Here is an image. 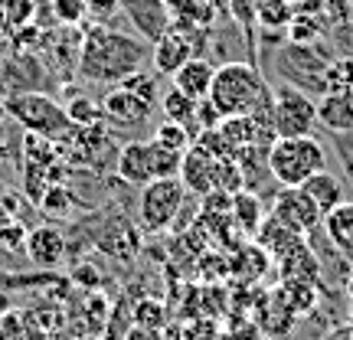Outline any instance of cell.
Returning <instances> with one entry per match:
<instances>
[{
	"label": "cell",
	"mask_w": 353,
	"mask_h": 340,
	"mask_svg": "<svg viewBox=\"0 0 353 340\" xmlns=\"http://www.w3.org/2000/svg\"><path fill=\"white\" fill-rule=\"evenodd\" d=\"M327 340H350V330H341V334H337V337H334V334H330Z\"/></svg>",
	"instance_id": "32"
},
{
	"label": "cell",
	"mask_w": 353,
	"mask_h": 340,
	"mask_svg": "<svg viewBox=\"0 0 353 340\" xmlns=\"http://www.w3.org/2000/svg\"><path fill=\"white\" fill-rule=\"evenodd\" d=\"M206 99L219 108L223 118H232V114L268 118L272 114V86L265 82L262 69L245 59H226L223 66H216Z\"/></svg>",
	"instance_id": "2"
},
{
	"label": "cell",
	"mask_w": 353,
	"mask_h": 340,
	"mask_svg": "<svg viewBox=\"0 0 353 340\" xmlns=\"http://www.w3.org/2000/svg\"><path fill=\"white\" fill-rule=\"evenodd\" d=\"M26 255L43 268H56L65 259V236L59 226H37L26 236Z\"/></svg>",
	"instance_id": "14"
},
{
	"label": "cell",
	"mask_w": 353,
	"mask_h": 340,
	"mask_svg": "<svg viewBox=\"0 0 353 340\" xmlns=\"http://www.w3.org/2000/svg\"><path fill=\"white\" fill-rule=\"evenodd\" d=\"M327 92H353V56H337V59H330Z\"/></svg>",
	"instance_id": "24"
},
{
	"label": "cell",
	"mask_w": 353,
	"mask_h": 340,
	"mask_svg": "<svg viewBox=\"0 0 353 340\" xmlns=\"http://www.w3.org/2000/svg\"><path fill=\"white\" fill-rule=\"evenodd\" d=\"M65 203H69V193L56 187L43 197V210H50V213H65Z\"/></svg>",
	"instance_id": "28"
},
{
	"label": "cell",
	"mask_w": 353,
	"mask_h": 340,
	"mask_svg": "<svg viewBox=\"0 0 353 340\" xmlns=\"http://www.w3.org/2000/svg\"><path fill=\"white\" fill-rule=\"evenodd\" d=\"M125 340H164V330L144 328V324H131V328L125 330Z\"/></svg>",
	"instance_id": "29"
},
{
	"label": "cell",
	"mask_w": 353,
	"mask_h": 340,
	"mask_svg": "<svg viewBox=\"0 0 353 340\" xmlns=\"http://www.w3.org/2000/svg\"><path fill=\"white\" fill-rule=\"evenodd\" d=\"M157 144H164V148H170V151H180V154H187V148L196 141V134L190 131L187 125H176V121H164V125H157L154 128V134H151Z\"/></svg>",
	"instance_id": "21"
},
{
	"label": "cell",
	"mask_w": 353,
	"mask_h": 340,
	"mask_svg": "<svg viewBox=\"0 0 353 340\" xmlns=\"http://www.w3.org/2000/svg\"><path fill=\"white\" fill-rule=\"evenodd\" d=\"M288 39L291 43H321L324 39V20L307 17V13H294V20L288 23Z\"/></svg>",
	"instance_id": "22"
},
{
	"label": "cell",
	"mask_w": 353,
	"mask_h": 340,
	"mask_svg": "<svg viewBox=\"0 0 353 340\" xmlns=\"http://www.w3.org/2000/svg\"><path fill=\"white\" fill-rule=\"evenodd\" d=\"M213 72L216 66L210 63V59H203V56H193L190 63H183L180 69H176L174 76V86L180 88V92H187L190 99H206L210 95V82H213Z\"/></svg>",
	"instance_id": "15"
},
{
	"label": "cell",
	"mask_w": 353,
	"mask_h": 340,
	"mask_svg": "<svg viewBox=\"0 0 353 340\" xmlns=\"http://www.w3.org/2000/svg\"><path fill=\"white\" fill-rule=\"evenodd\" d=\"M125 88H131L138 99L151 101V105H161V88H157V76H151V72H134V76H128L125 82H121Z\"/></svg>",
	"instance_id": "26"
},
{
	"label": "cell",
	"mask_w": 353,
	"mask_h": 340,
	"mask_svg": "<svg viewBox=\"0 0 353 340\" xmlns=\"http://www.w3.org/2000/svg\"><path fill=\"white\" fill-rule=\"evenodd\" d=\"M114 170L118 177L131 183V187H144L157 180V164H154V141H128L125 148H118L114 154Z\"/></svg>",
	"instance_id": "11"
},
{
	"label": "cell",
	"mask_w": 353,
	"mask_h": 340,
	"mask_svg": "<svg viewBox=\"0 0 353 340\" xmlns=\"http://www.w3.org/2000/svg\"><path fill=\"white\" fill-rule=\"evenodd\" d=\"M330 56L321 43H291L285 50H278L275 56V72L281 76V82L304 88L307 95L321 99L327 92V66Z\"/></svg>",
	"instance_id": "4"
},
{
	"label": "cell",
	"mask_w": 353,
	"mask_h": 340,
	"mask_svg": "<svg viewBox=\"0 0 353 340\" xmlns=\"http://www.w3.org/2000/svg\"><path fill=\"white\" fill-rule=\"evenodd\" d=\"M294 20V3L291 0H259V10H255V23L262 30H285Z\"/></svg>",
	"instance_id": "20"
},
{
	"label": "cell",
	"mask_w": 353,
	"mask_h": 340,
	"mask_svg": "<svg viewBox=\"0 0 353 340\" xmlns=\"http://www.w3.org/2000/svg\"><path fill=\"white\" fill-rule=\"evenodd\" d=\"M88 23H114L121 17V0H85Z\"/></svg>",
	"instance_id": "27"
},
{
	"label": "cell",
	"mask_w": 353,
	"mask_h": 340,
	"mask_svg": "<svg viewBox=\"0 0 353 340\" xmlns=\"http://www.w3.org/2000/svg\"><path fill=\"white\" fill-rule=\"evenodd\" d=\"M7 114L20 128H26L30 134H39V138H63L69 131H76L72 118L56 99H50L46 92H20V95H10L7 101Z\"/></svg>",
	"instance_id": "5"
},
{
	"label": "cell",
	"mask_w": 353,
	"mask_h": 340,
	"mask_svg": "<svg viewBox=\"0 0 353 340\" xmlns=\"http://www.w3.org/2000/svg\"><path fill=\"white\" fill-rule=\"evenodd\" d=\"M196 105H200V101L190 99L187 92H180L176 86H170L164 95H161V112H164L167 121L187 125L193 134H196Z\"/></svg>",
	"instance_id": "19"
},
{
	"label": "cell",
	"mask_w": 353,
	"mask_h": 340,
	"mask_svg": "<svg viewBox=\"0 0 353 340\" xmlns=\"http://www.w3.org/2000/svg\"><path fill=\"white\" fill-rule=\"evenodd\" d=\"M272 128L278 138L311 134L317 128V99L291 82L272 86Z\"/></svg>",
	"instance_id": "7"
},
{
	"label": "cell",
	"mask_w": 353,
	"mask_h": 340,
	"mask_svg": "<svg viewBox=\"0 0 353 340\" xmlns=\"http://www.w3.org/2000/svg\"><path fill=\"white\" fill-rule=\"evenodd\" d=\"M304 190H307V197L321 206V213L327 216L334 206H341L343 200H347V187H343V180L334 170H317L314 177H307L301 183Z\"/></svg>",
	"instance_id": "17"
},
{
	"label": "cell",
	"mask_w": 353,
	"mask_h": 340,
	"mask_svg": "<svg viewBox=\"0 0 353 340\" xmlns=\"http://www.w3.org/2000/svg\"><path fill=\"white\" fill-rule=\"evenodd\" d=\"M154 108H157V105L138 99V95L125 86H114L112 92L101 99V118H105L108 125H114L118 131H141V128H148Z\"/></svg>",
	"instance_id": "9"
},
{
	"label": "cell",
	"mask_w": 353,
	"mask_h": 340,
	"mask_svg": "<svg viewBox=\"0 0 353 340\" xmlns=\"http://www.w3.org/2000/svg\"><path fill=\"white\" fill-rule=\"evenodd\" d=\"M317 170H327V151L314 134L275 138L268 148V174L278 187H301Z\"/></svg>",
	"instance_id": "3"
},
{
	"label": "cell",
	"mask_w": 353,
	"mask_h": 340,
	"mask_svg": "<svg viewBox=\"0 0 353 340\" xmlns=\"http://www.w3.org/2000/svg\"><path fill=\"white\" fill-rule=\"evenodd\" d=\"M229 216H232V223H236L245 236H259V229H262V223H265V206L252 190H239V193H232Z\"/></svg>",
	"instance_id": "18"
},
{
	"label": "cell",
	"mask_w": 353,
	"mask_h": 340,
	"mask_svg": "<svg viewBox=\"0 0 353 340\" xmlns=\"http://www.w3.org/2000/svg\"><path fill=\"white\" fill-rule=\"evenodd\" d=\"M187 203V187L180 177H157L141 187L138 219L148 232H164L176 223V216Z\"/></svg>",
	"instance_id": "6"
},
{
	"label": "cell",
	"mask_w": 353,
	"mask_h": 340,
	"mask_svg": "<svg viewBox=\"0 0 353 340\" xmlns=\"http://www.w3.org/2000/svg\"><path fill=\"white\" fill-rule=\"evenodd\" d=\"M337 3H347V7H353V0H337Z\"/></svg>",
	"instance_id": "33"
},
{
	"label": "cell",
	"mask_w": 353,
	"mask_h": 340,
	"mask_svg": "<svg viewBox=\"0 0 353 340\" xmlns=\"http://www.w3.org/2000/svg\"><path fill=\"white\" fill-rule=\"evenodd\" d=\"M52 17L59 26H82L88 20L85 17V0H50Z\"/></svg>",
	"instance_id": "25"
},
{
	"label": "cell",
	"mask_w": 353,
	"mask_h": 340,
	"mask_svg": "<svg viewBox=\"0 0 353 340\" xmlns=\"http://www.w3.org/2000/svg\"><path fill=\"white\" fill-rule=\"evenodd\" d=\"M324 236L343 259H353V200H343L324 216Z\"/></svg>",
	"instance_id": "16"
},
{
	"label": "cell",
	"mask_w": 353,
	"mask_h": 340,
	"mask_svg": "<svg viewBox=\"0 0 353 340\" xmlns=\"http://www.w3.org/2000/svg\"><path fill=\"white\" fill-rule=\"evenodd\" d=\"M327 3L324 0H294V13H307V17H321Z\"/></svg>",
	"instance_id": "30"
},
{
	"label": "cell",
	"mask_w": 353,
	"mask_h": 340,
	"mask_svg": "<svg viewBox=\"0 0 353 340\" xmlns=\"http://www.w3.org/2000/svg\"><path fill=\"white\" fill-rule=\"evenodd\" d=\"M134 324H144V328H157L164 330L167 324V308L164 301H157V298H141L138 304H134Z\"/></svg>",
	"instance_id": "23"
},
{
	"label": "cell",
	"mask_w": 353,
	"mask_h": 340,
	"mask_svg": "<svg viewBox=\"0 0 353 340\" xmlns=\"http://www.w3.org/2000/svg\"><path fill=\"white\" fill-rule=\"evenodd\" d=\"M151 59V43L141 33H128L112 23L82 26L76 76L88 86H121L128 76L141 72Z\"/></svg>",
	"instance_id": "1"
},
{
	"label": "cell",
	"mask_w": 353,
	"mask_h": 340,
	"mask_svg": "<svg viewBox=\"0 0 353 340\" xmlns=\"http://www.w3.org/2000/svg\"><path fill=\"white\" fill-rule=\"evenodd\" d=\"M0 340H3V334H0Z\"/></svg>",
	"instance_id": "34"
},
{
	"label": "cell",
	"mask_w": 353,
	"mask_h": 340,
	"mask_svg": "<svg viewBox=\"0 0 353 340\" xmlns=\"http://www.w3.org/2000/svg\"><path fill=\"white\" fill-rule=\"evenodd\" d=\"M347 308H350V321H353V272L347 275Z\"/></svg>",
	"instance_id": "31"
},
{
	"label": "cell",
	"mask_w": 353,
	"mask_h": 340,
	"mask_svg": "<svg viewBox=\"0 0 353 340\" xmlns=\"http://www.w3.org/2000/svg\"><path fill=\"white\" fill-rule=\"evenodd\" d=\"M317 125L330 134H350L353 131V92H324L317 99Z\"/></svg>",
	"instance_id": "13"
},
{
	"label": "cell",
	"mask_w": 353,
	"mask_h": 340,
	"mask_svg": "<svg viewBox=\"0 0 353 340\" xmlns=\"http://www.w3.org/2000/svg\"><path fill=\"white\" fill-rule=\"evenodd\" d=\"M272 216L278 223H285L288 229L301 232V236H311L317 232V226H324V213L304 187H278V197L272 203Z\"/></svg>",
	"instance_id": "8"
},
{
	"label": "cell",
	"mask_w": 353,
	"mask_h": 340,
	"mask_svg": "<svg viewBox=\"0 0 353 340\" xmlns=\"http://www.w3.org/2000/svg\"><path fill=\"white\" fill-rule=\"evenodd\" d=\"M121 10H125L131 26H134L148 43L161 39L167 30H170V17H167L164 0H121Z\"/></svg>",
	"instance_id": "12"
},
{
	"label": "cell",
	"mask_w": 353,
	"mask_h": 340,
	"mask_svg": "<svg viewBox=\"0 0 353 340\" xmlns=\"http://www.w3.org/2000/svg\"><path fill=\"white\" fill-rule=\"evenodd\" d=\"M219 161H223V154H216L210 148H203L200 141H193L187 154H183V161H180V180H183L187 193H193V197L213 193L219 187Z\"/></svg>",
	"instance_id": "10"
}]
</instances>
